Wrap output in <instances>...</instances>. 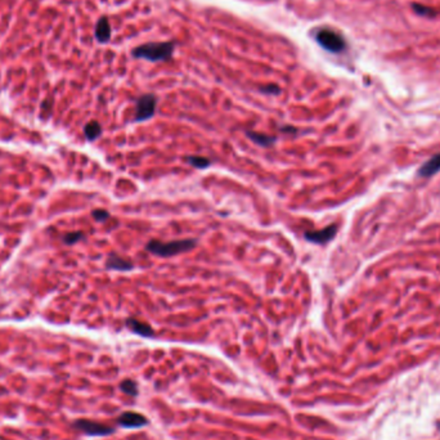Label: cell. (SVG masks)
<instances>
[{"label":"cell","mask_w":440,"mask_h":440,"mask_svg":"<svg viewBox=\"0 0 440 440\" xmlns=\"http://www.w3.org/2000/svg\"><path fill=\"white\" fill-rule=\"evenodd\" d=\"M316 40L322 48L332 53H339L345 49L344 37L331 28H321L319 31H317Z\"/></svg>","instance_id":"3"},{"label":"cell","mask_w":440,"mask_h":440,"mask_svg":"<svg viewBox=\"0 0 440 440\" xmlns=\"http://www.w3.org/2000/svg\"><path fill=\"white\" fill-rule=\"evenodd\" d=\"M81 238H84V234L81 232H71L63 236V242L66 245H75L76 242H79Z\"/></svg>","instance_id":"16"},{"label":"cell","mask_w":440,"mask_h":440,"mask_svg":"<svg viewBox=\"0 0 440 440\" xmlns=\"http://www.w3.org/2000/svg\"><path fill=\"white\" fill-rule=\"evenodd\" d=\"M106 267H107L108 269H113V271H119V272H127L133 269V264H131L130 260L115 254L110 255V256L107 257Z\"/></svg>","instance_id":"8"},{"label":"cell","mask_w":440,"mask_h":440,"mask_svg":"<svg viewBox=\"0 0 440 440\" xmlns=\"http://www.w3.org/2000/svg\"><path fill=\"white\" fill-rule=\"evenodd\" d=\"M92 215H93L94 219L98 220V222H103V220H106L110 217V212L106 211V210H103V209L94 210V211L92 212Z\"/></svg>","instance_id":"17"},{"label":"cell","mask_w":440,"mask_h":440,"mask_svg":"<svg viewBox=\"0 0 440 440\" xmlns=\"http://www.w3.org/2000/svg\"><path fill=\"white\" fill-rule=\"evenodd\" d=\"M117 422L121 425L122 427H126V429H137V427H142L144 425H147V418L144 416H142L141 413L137 412H124L119 417Z\"/></svg>","instance_id":"7"},{"label":"cell","mask_w":440,"mask_h":440,"mask_svg":"<svg viewBox=\"0 0 440 440\" xmlns=\"http://www.w3.org/2000/svg\"><path fill=\"white\" fill-rule=\"evenodd\" d=\"M96 36L98 39V41L101 42H107L111 37V26L110 22L106 17L101 18L99 22L97 23L96 27Z\"/></svg>","instance_id":"11"},{"label":"cell","mask_w":440,"mask_h":440,"mask_svg":"<svg viewBox=\"0 0 440 440\" xmlns=\"http://www.w3.org/2000/svg\"><path fill=\"white\" fill-rule=\"evenodd\" d=\"M73 426L79 429L80 431L85 432L87 435H93V436H103V435L112 434L115 430L113 427L103 425V423L94 422V421L89 420H77Z\"/></svg>","instance_id":"5"},{"label":"cell","mask_w":440,"mask_h":440,"mask_svg":"<svg viewBox=\"0 0 440 440\" xmlns=\"http://www.w3.org/2000/svg\"><path fill=\"white\" fill-rule=\"evenodd\" d=\"M261 92L268 94H278L281 92V89L277 85H268V86L261 87Z\"/></svg>","instance_id":"18"},{"label":"cell","mask_w":440,"mask_h":440,"mask_svg":"<svg viewBox=\"0 0 440 440\" xmlns=\"http://www.w3.org/2000/svg\"><path fill=\"white\" fill-rule=\"evenodd\" d=\"M437 171H440V153L432 156L430 160H427L422 166L418 170V175L422 177V178H429L432 175L436 174Z\"/></svg>","instance_id":"9"},{"label":"cell","mask_w":440,"mask_h":440,"mask_svg":"<svg viewBox=\"0 0 440 440\" xmlns=\"http://www.w3.org/2000/svg\"><path fill=\"white\" fill-rule=\"evenodd\" d=\"M196 243H197L196 240H177L166 243L153 240L146 246V248L153 255H157V256L161 257H169L192 250L196 246Z\"/></svg>","instance_id":"2"},{"label":"cell","mask_w":440,"mask_h":440,"mask_svg":"<svg viewBox=\"0 0 440 440\" xmlns=\"http://www.w3.org/2000/svg\"><path fill=\"white\" fill-rule=\"evenodd\" d=\"M174 42H147L143 46H139L133 49V56L136 58H143V60L151 61V62H158V61H166L172 56L174 52Z\"/></svg>","instance_id":"1"},{"label":"cell","mask_w":440,"mask_h":440,"mask_svg":"<svg viewBox=\"0 0 440 440\" xmlns=\"http://www.w3.org/2000/svg\"><path fill=\"white\" fill-rule=\"evenodd\" d=\"M84 134L89 141H96L102 134V126L97 121L87 122L84 127Z\"/></svg>","instance_id":"13"},{"label":"cell","mask_w":440,"mask_h":440,"mask_svg":"<svg viewBox=\"0 0 440 440\" xmlns=\"http://www.w3.org/2000/svg\"><path fill=\"white\" fill-rule=\"evenodd\" d=\"M187 161L192 166L197 167V169H205V167H207L211 164V161L209 158L202 157V156H189V157H187Z\"/></svg>","instance_id":"14"},{"label":"cell","mask_w":440,"mask_h":440,"mask_svg":"<svg viewBox=\"0 0 440 440\" xmlns=\"http://www.w3.org/2000/svg\"><path fill=\"white\" fill-rule=\"evenodd\" d=\"M282 130H283V131H295V127H293V126H286V127H282Z\"/></svg>","instance_id":"19"},{"label":"cell","mask_w":440,"mask_h":440,"mask_svg":"<svg viewBox=\"0 0 440 440\" xmlns=\"http://www.w3.org/2000/svg\"><path fill=\"white\" fill-rule=\"evenodd\" d=\"M157 99L153 94H144L137 101L136 121H146L155 115Z\"/></svg>","instance_id":"4"},{"label":"cell","mask_w":440,"mask_h":440,"mask_svg":"<svg viewBox=\"0 0 440 440\" xmlns=\"http://www.w3.org/2000/svg\"><path fill=\"white\" fill-rule=\"evenodd\" d=\"M247 137L251 139L252 142H255V143L262 147H269L276 142V138H274V137L267 136V134H262V133H255V131H247Z\"/></svg>","instance_id":"12"},{"label":"cell","mask_w":440,"mask_h":440,"mask_svg":"<svg viewBox=\"0 0 440 440\" xmlns=\"http://www.w3.org/2000/svg\"><path fill=\"white\" fill-rule=\"evenodd\" d=\"M337 233V226L336 224H331V226L326 227V228L321 229V231H311L306 232L304 234V237L306 238L309 242L318 243V245H323V243H328Z\"/></svg>","instance_id":"6"},{"label":"cell","mask_w":440,"mask_h":440,"mask_svg":"<svg viewBox=\"0 0 440 440\" xmlns=\"http://www.w3.org/2000/svg\"><path fill=\"white\" fill-rule=\"evenodd\" d=\"M126 325L127 327L130 328V330L133 331V332L138 333V335L144 336V337H152L153 336V330L152 327H151L150 325H147V323H143V322H139L137 321V319L130 318L126 321Z\"/></svg>","instance_id":"10"},{"label":"cell","mask_w":440,"mask_h":440,"mask_svg":"<svg viewBox=\"0 0 440 440\" xmlns=\"http://www.w3.org/2000/svg\"><path fill=\"white\" fill-rule=\"evenodd\" d=\"M122 391L127 395H131V397H136L138 394V389H137V384L131 380H125L121 385H120Z\"/></svg>","instance_id":"15"}]
</instances>
